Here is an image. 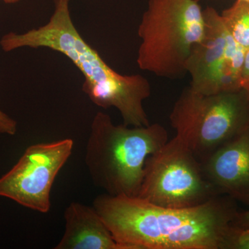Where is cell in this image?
Masks as SVG:
<instances>
[{
    "instance_id": "obj_1",
    "label": "cell",
    "mask_w": 249,
    "mask_h": 249,
    "mask_svg": "<svg viewBox=\"0 0 249 249\" xmlns=\"http://www.w3.org/2000/svg\"><path fill=\"white\" fill-rule=\"evenodd\" d=\"M231 199L219 196L195 207L173 209L105 193L93 207L124 249H222L237 213Z\"/></svg>"
},
{
    "instance_id": "obj_2",
    "label": "cell",
    "mask_w": 249,
    "mask_h": 249,
    "mask_svg": "<svg viewBox=\"0 0 249 249\" xmlns=\"http://www.w3.org/2000/svg\"><path fill=\"white\" fill-rule=\"evenodd\" d=\"M70 1L55 0L53 14L45 25L24 34L3 36L1 49L9 52L23 47L48 48L63 54L81 71L83 91L93 103L103 109L116 108L124 125L148 126L142 103L151 95L150 83L142 75L120 74L103 60L75 27Z\"/></svg>"
},
{
    "instance_id": "obj_3",
    "label": "cell",
    "mask_w": 249,
    "mask_h": 249,
    "mask_svg": "<svg viewBox=\"0 0 249 249\" xmlns=\"http://www.w3.org/2000/svg\"><path fill=\"white\" fill-rule=\"evenodd\" d=\"M168 141L163 125L115 124L99 111L91 124L85 161L95 186L113 196H137L145 160Z\"/></svg>"
},
{
    "instance_id": "obj_4",
    "label": "cell",
    "mask_w": 249,
    "mask_h": 249,
    "mask_svg": "<svg viewBox=\"0 0 249 249\" xmlns=\"http://www.w3.org/2000/svg\"><path fill=\"white\" fill-rule=\"evenodd\" d=\"M204 32L197 0H148L138 29L139 68L161 78H182L192 49Z\"/></svg>"
},
{
    "instance_id": "obj_5",
    "label": "cell",
    "mask_w": 249,
    "mask_h": 249,
    "mask_svg": "<svg viewBox=\"0 0 249 249\" xmlns=\"http://www.w3.org/2000/svg\"><path fill=\"white\" fill-rule=\"evenodd\" d=\"M177 137L201 162L249 124V91L203 94L186 87L170 114Z\"/></svg>"
},
{
    "instance_id": "obj_6",
    "label": "cell",
    "mask_w": 249,
    "mask_h": 249,
    "mask_svg": "<svg viewBox=\"0 0 249 249\" xmlns=\"http://www.w3.org/2000/svg\"><path fill=\"white\" fill-rule=\"evenodd\" d=\"M217 196L205 178L200 161L177 136L145 160L137 196L144 200L163 207L186 209Z\"/></svg>"
},
{
    "instance_id": "obj_7",
    "label": "cell",
    "mask_w": 249,
    "mask_h": 249,
    "mask_svg": "<svg viewBox=\"0 0 249 249\" xmlns=\"http://www.w3.org/2000/svg\"><path fill=\"white\" fill-rule=\"evenodd\" d=\"M203 11L204 37L192 49L186 64L190 86L207 95L243 89L241 74L247 49L236 42L215 9Z\"/></svg>"
},
{
    "instance_id": "obj_8",
    "label": "cell",
    "mask_w": 249,
    "mask_h": 249,
    "mask_svg": "<svg viewBox=\"0 0 249 249\" xmlns=\"http://www.w3.org/2000/svg\"><path fill=\"white\" fill-rule=\"evenodd\" d=\"M73 141L34 144L0 178V196L41 213L52 207L51 192L59 172L71 155Z\"/></svg>"
},
{
    "instance_id": "obj_9",
    "label": "cell",
    "mask_w": 249,
    "mask_h": 249,
    "mask_svg": "<svg viewBox=\"0 0 249 249\" xmlns=\"http://www.w3.org/2000/svg\"><path fill=\"white\" fill-rule=\"evenodd\" d=\"M201 164L218 196L249 205V124Z\"/></svg>"
},
{
    "instance_id": "obj_10",
    "label": "cell",
    "mask_w": 249,
    "mask_h": 249,
    "mask_svg": "<svg viewBox=\"0 0 249 249\" xmlns=\"http://www.w3.org/2000/svg\"><path fill=\"white\" fill-rule=\"evenodd\" d=\"M65 231L55 249H124L93 207L70 203L64 213Z\"/></svg>"
},
{
    "instance_id": "obj_11",
    "label": "cell",
    "mask_w": 249,
    "mask_h": 249,
    "mask_svg": "<svg viewBox=\"0 0 249 249\" xmlns=\"http://www.w3.org/2000/svg\"><path fill=\"white\" fill-rule=\"evenodd\" d=\"M222 18L228 29L239 45L249 49V0H236L223 11Z\"/></svg>"
},
{
    "instance_id": "obj_12",
    "label": "cell",
    "mask_w": 249,
    "mask_h": 249,
    "mask_svg": "<svg viewBox=\"0 0 249 249\" xmlns=\"http://www.w3.org/2000/svg\"><path fill=\"white\" fill-rule=\"evenodd\" d=\"M222 249H249V229L232 224L224 237Z\"/></svg>"
},
{
    "instance_id": "obj_13",
    "label": "cell",
    "mask_w": 249,
    "mask_h": 249,
    "mask_svg": "<svg viewBox=\"0 0 249 249\" xmlns=\"http://www.w3.org/2000/svg\"><path fill=\"white\" fill-rule=\"evenodd\" d=\"M17 131V121L0 109V134L14 136Z\"/></svg>"
},
{
    "instance_id": "obj_14",
    "label": "cell",
    "mask_w": 249,
    "mask_h": 249,
    "mask_svg": "<svg viewBox=\"0 0 249 249\" xmlns=\"http://www.w3.org/2000/svg\"><path fill=\"white\" fill-rule=\"evenodd\" d=\"M241 87L242 89L249 91V49L246 53L245 61L241 74Z\"/></svg>"
},
{
    "instance_id": "obj_15",
    "label": "cell",
    "mask_w": 249,
    "mask_h": 249,
    "mask_svg": "<svg viewBox=\"0 0 249 249\" xmlns=\"http://www.w3.org/2000/svg\"><path fill=\"white\" fill-rule=\"evenodd\" d=\"M232 224L241 229H249V210L243 213L237 212Z\"/></svg>"
},
{
    "instance_id": "obj_16",
    "label": "cell",
    "mask_w": 249,
    "mask_h": 249,
    "mask_svg": "<svg viewBox=\"0 0 249 249\" xmlns=\"http://www.w3.org/2000/svg\"><path fill=\"white\" fill-rule=\"evenodd\" d=\"M4 3L8 4H16V3H18V1H20V0H2Z\"/></svg>"
}]
</instances>
